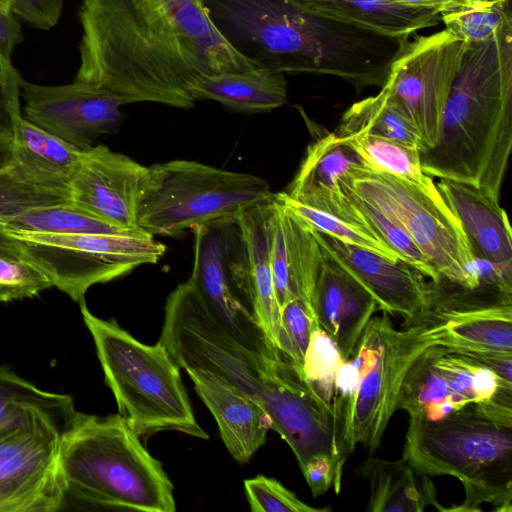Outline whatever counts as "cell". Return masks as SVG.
I'll list each match as a JSON object with an SVG mask.
<instances>
[{"mask_svg":"<svg viewBox=\"0 0 512 512\" xmlns=\"http://www.w3.org/2000/svg\"><path fill=\"white\" fill-rule=\"evenodd\" d=\"M74 80L123 104L190 109L200 77L256 68L219 31L203 0H81Z\"/></svg>","mask_w":512,"mask_h":512,"instance_id":"cell-1","label":"cell"},{"mask_svg":"<svg viewBox=\"0 0 512 512\" xmlns=\"http://www.w3.org/2000/svg\"><path fill=\"white\" fill-rule=\"evenodd\" d=\"M159 341L180 368L208 370L257 402L301 470L318 457L343 469L346 457L332 402L286 354L270 357L238 344L210 315L190 278L167 298Z\"/></svg>","mask_w":512,"mask_h":512,"instance_id":"cell-2","label":"cell"},{"mask_svg":"<svg viewBox=\"0 0 512 512\" xmlns=\"http://www.w3.org/2000/svg\"><path fill=\"white\" fill-rule=\"evenodd\" d=\"M512 147V16L468 44L423 172L479 188L499 200Z\"/></svg>","mask_w":512,"mask_h":512,"instance_id":"cell-3","label":"cell"},{"mask_svg":"<svg viewBox=\"0 0 512 512\" xmlns=\"http://www.w3.org/2000/svg\"><path fill=\"white\" fill-rule=\"evenodd\" d=\"M402 458L420 475L453 476L465 500L445 511H512V387L433 422H409Z\"/></svg>","mask_w":512,"mask_h":512,"instance_id":"cell-4","label":"cell"},{"mask_svg":"<svg viewBox=\"0 0 512 512\" xmlns=\"http://www.w3.org/2000/svg\"><path fill=\"white\" fill-rule=\"evenodd\" d=\"M66 496L105 509L174 512L173 484L120 414L77 412L60 436Z\"/></svg>","mask_w":512,"mask_h":512,"instance_id":"cell-5","label":"cell"},{"mask_svg":"<svg viewBox=\"0 0 512 512\" xmlns=\"http://www.w3.org/2000/svg\"><path fill=\"white\" fill-rule=\"evenodd\" d=\"M83 321L92 335L105 381L119 414L139 435L178 431L208 439L194 416L180 367L160 341L144 344L114 320L101 319L80 302Z\"/></svg>","mask_w":512,"mask_h":512,"instance_id":"cell-6","label":"cell"},{"mask_svg":"<svg viewBox=\"0 0 512 512\" xmlns=\"http://www.w3.org/2000/svg\"><path fill=\"white\" fill-rule=\"evenodd\" d=\"M273 199L269 184L253 174L171 160L147 167L138 194L137 225L153 237H176L187 229L237 218Z\"/></svg>","mask_w":512,"mask_h":512,"instance_id":"cell-7","label":"cell"},{"mask_svg":"<svg viewBox=\"0 0 512 512\" xmlns=\"http://www.w3.org/2000/svg\"><path fill=\"white\" fill-rule=\"evenodd\" d=\"M339 183L403 229L441 279L467 289L480 286L462 226L432 177L419 185L363 165L351 168Z\"/></svg>","mask_w":512,"mask_h":512,"instance_id":"cell-8","label":"cell"},{"mask_svg":"<svg viewBox=\"0 0 512 512\" xmlns=\"http://www.w3.org/2000/svg\"><path fill=\"white\" fill-rule=\"evenodd\" d=\"M425 348L414 325H403V329L397 330L386 312L370 319L349 357L359 368L361 377L342 425L346 458L358 444L370 454L379 449L397 410L404 375Z\"/></svg>","mask_w":512,"mask_h":512,"instance_id":"cell-9","label":"cell"},{"mask_svg":"<svg viewBox=\"0 0 512 512\" xmlns=\"http://www.w3.org/2000/svg\"><path fill=\"white\" fill-rule=\"evenodd\" d=\"M7 232L18 241L22 258L36 265L54 287L76 302L84 299L93 285L124 276L138 266L156 264L166 252L164 244L144 232L73 235Z\"/></svg>","mask_w":512,"mask_h":512,"instance_id":"cell-10","label":"cell"},{"mask_svg":"<svg viewBox=\"0 0 512 512\" xmlns=\"http://www.w3.org/2000/svg\"><path fill=\"white\" fill-rule=\"evenodd\" d=\"M191 230L194 260L190 279L210 315L241 346L270 357L282 354L268 340L246 302L245 251L237 218Z\"/></svg>","mask_w":512,"mask_h":512,"instance_id":"cell-11","label":"cell"},{"mask_svg":"<svg viewBox=\"0 0 512 512\" xmlns=\"http://www.w3.org/2000/svg\"><path fill=\"white\" fill-rule=\"evenodd\" d=\"M468 43L443 29L408 39L394 56L383 85L420 139V152L438 140L443 112Z\"/></svg>","mask_w":512,"mask_h":512,"instance_id":"cell-12","label":"cell"},{"mask_svg":"<svg viewBox=\"0 0 512 512\" xmlns=\"http://www.w3.org/2000/svg\"><path fill=\"white\" fill-rule=\"evenodd\" d=\"M403 325H414L426 347L512 352V294L482 286L467 289L441 279L431 283L427 305Z\"/></svg>","mask_w":512,"mask_h":512,"instance_id":"cell-13","label":"cell"},{"mask_svg":"<svg viewBox=\"0 0 512 512\" xmlns=\"http://www.w3.org/2000/svg\"><path fill=\"white\" fill-rule=\"evenodd\" d=\"M39 416L0 429V512H55L67 496L58 472L60 436L68 427Z\"/></svg>","mask_w":512,"mask_h":512,"instance_id":"cell-14","label":"cell"},{"mask_svg":"<svg viewBox=\"0 0 512 512\" xmlns=\"http://www.w3.org/2000/svg\"><path fill=\"white\" fill-rule=\"evenodd\" d=\"M24 118L73 147L84 151L123 120V103L89 83L43 85L21 80Z\"/></svg>","mask_w":512,"mask_h":512,"instance_id":"cell-15","label":"cell"},{"mask_svg":"<svg viewBox=\"0 0 512 512\" xmlns=\"http://www.w3.org/2000/svg\"><path fill=\"white\" fill-rule=\"evenodd\" d=\"M147 167L104 145L83 151L70 179V202L84 212L126 231L137 225V200Z\"/></svg>","mask_w":512,"mask_h":512,"instance_id":"cell-16","label":"cell"},{"mask_svg":"<svg viewBox=\"0 0 512 512\" xmlns=\"http://www.w3.org/2000/svg\"><path fill=\"white\" fill-rule=\"evenodd\" d=\"M312 230L323 254L356 279L375 298L382 312L399 315L406 324L427 305L431 284L417 269Z\"/></svg>","mask_w":512,"mask_h":512,"instance_id":"cell-17","label":"cell"},{"mask_svg":"<svg viewBox=\"0 0 512 512\" xmlns=\"http://www.w3.org/2000/svg\"><path fill=\"white\" fill-rule=\"evenodd\" d=\"M363 165L362 158L343 137L336 132L328 133L308 146L293 180L284 192L300 204L368 230L339 183L351 168Z\"/></svg>","mask_w":512,"mask_h":512,"instance_id":"cell-18","label":"cell"},{"mask_svg":"<svg viewBox=\"0 0 512 512\" xmlns=\"http://www.w3.org/2000/svg\"><path fill=\"white\" fill-rule=\"evenodd\" d=\"M270 259L280 309L301 299L313 311V294L323 253L312 228L274 199L270 216Z\"/></svg>","mask_w":512,"mask_h":512,"instance_id":"cell-19","label":"cell"},{"mask_svg":"<svg viewBox=\"0 0 512 512\" xmlns=\"http://www.w3.org/2000/svg\"><path fill=\"white\" fill-rule=\"evenodd\" d=\"M313 309L320 328L332 339L342 360H347L379 306L356 279L323 254Z\"/></svg>","mask_w":512,"mask_h":512,"instance_id":"cell-20","label":"cell"},{"mask_svg":"<svg viewBox=\"0 0 512 512\" xmlns=\"http://www.w3.org/2000/svg\"><path fill=\"white\" fill-rule=\"evenodd\" d=\"M194 388L214 416L222 441L231 456L248 462L265 441L271 420L265 410L214 373L199 368L185 370Z\"/></svg>","mask_w":512,"mask_h":512,"instance_id":"cell-21","label":"cell"},{"mask_svg":"<svg viewBox=\"0 0 512 512\" xmlns=\"http://www.w3.org/2000/svg\"><path fill=\"white\" fill-rule=\"evenodd\" d=\"M272 201L242 212L237 217V222L245 251L246 302L268 340L279 349L281 309L276 298L270 259Z\"/></svg>","mask_w":512,"mask_h":512,"instance_id":"cell-22","label":"cell"},{"mask_svg":"<svg viewBox=\"0 0 512 512\" xmlns=\"http://www.w3.org/2000/svg\"><path fill=\"white\" fill-rule=\"evenodd\" d=\"M458 218L475 258L512 264V232L505 210L483 190L440 179L435 183Z\"/></svg>","mask_w":512,"mask_h":512,"instance_id":"cell-23","label":"cell"},{"mask_svg":"<svg viewBox=\"0 0 512 512\" xmlns=\"http://www.w3.org/2000/svg\"><path fill=\"white\" fill-rule=\"evenodd\" d=\"M315 16L357 27L381 36L408 39L420 29L441 22L434 8L394 0H289Z\"/></svg>","mask_w":512,"mask_h":512,"instance_id":"cell-24","label":"cell"},{"mask_svg":"<svg viewBox=\"0 0 512 512\" xmlns=\"http://www.w3.org/2000/svg\"><path fill=\"white\" fill-rule=\"evenodd\" d=\"M189 93L195 101L214 100L235 111L267 112L285 103L287 82L283 73L258 66L204 75L190 86Z\"/></svg>","mask_w":512,"mask_h":512,"instance_id":"cell-25","label":"cell"},{"mask_svg":"<svg viewBox=\"0 0 512 512\" xmlns=\"http://www.w3.org/2000/svg\"><path fill=\"white\" fill-rule=\"evenodd\" d=\"M357 472L370 483L368 511L422 512L432 505L445 511V507L436 500L434 484L429 476L418 485L417 472L403 458L390 461L369 456L359 465Z\"/></svg>","mask_w":512,"mask_h":512,"instance_id":"cell-26","label":"cell"},{"mask_svg":"<svg viewBox=\"0 0 512 512\" xmlns=\"http://www.w3.org/2000/svg\"><path fill=\"white\" fill-rule=\"evenodd\" d=\"M13 161L36 177L70 187L83 151L26 120L23 116L13 129Z\"/></svg>","mask_w":512,"mask_h":512,"instance_id":"cell-27","label":"cell"},{"mask_svg":"<svg viewBox=\"0 0 512 512\" xmlns=\"http://www.w3.org/2000/svg\"><path fill=\"white\" fill-rule=\"evenodd\" d=\"M438 352L439 346L425 348L404 375L396 409L406 411L409 422L438 421L460 409L436 364Z\"/></svg>","mask_w":512,"mask_h":512,"instance_id":"cell-28","label":"cell"},{"mask_svg":"<svg viewBox=\"0 0 512 512\" xmlns=\"http://www.w3.org/2000/svg\"><path fill=\"white\" fill-rule=\"evenodd\" d=\"M77 411L70 395L39 389L0 367V429L49 416L69 425Z\"/></svg>","mask_w":512,"mask_h":512,"instance_id":"cell-29","label":"cell"},{"mask_svg":"<svg viewBox=\"0 0 512 512\" xmlns=\"http://www.w3.org/2000/svg\"><path fill=\"white\" fill-rule=\"evenodd\" d=\"M336 133L341 137L362 134L384 136L416 145L420 150L416 130L384 86L376 95L352 104L343 113Z\"/></svg>","mask_w":512,"mask_h":512,"instance_id":"cell-30","label":"cell"},{"mask_svg":"<svg viewBox=\"0 0 512 512\" xmlns=\"http://www.w3.org/2000/svg\"><path fill=\"white\" fill-rule=\"evenodd\" d=\"M7 231L50 234H132L114 227L74 206L71 202L39 206L0 221Z\"/></svg>","mask_w":512,"mask_h":512,"instance_id":"cell-31","label":"cell"},{"mask_svg":"<svg viewBox=\"0 0 512 512\" xmlns=\"http://www.w3.org/2000/svg\"><path fill=\"white\" fill-rule=\"evenodd\" d=\"M343 138L372 170L419 185L429 177L422 170L420 150L416 145L372 134Z\"/></svg>","mask_w":512,"mask_h":512,"instance_id":"cell-32","label":"cell"},{"mask_svg":"<svg viewBox=\"0 0 512 512\" xmlns=\"http://www.w3.org/2000/svg\"><path fill=\"white\" fill-rule=\"evenodd\" d=\"M70 202V187L46 182L14 161L0 170V221L31 208Z\"/></svg>","mask_w":512,"mask_h":512,"instance_id":"cell-33","label":"cell"},{"mask_svg":"<svg viewBox=\"0 0 512 512\" xmlns=\"http://www.w3.org/2000/svg\"><path fill=\"white\" fill-rule=\"evenodd\" d=\"M436 364L460 408L491 399L501 387H512L490 369L439 346Z\"/></svg>","mask_w":512,"mask_h":512,"instance_id":"cell-34","label":"cell"},{"mask_svg":"<svg viewBox=\"0 0 512 512\" xmlns=\"http://www.w3.org/2000/svg\"><path fill=\"white\" fill-rule=\"evenodd\" d=\"M365 228L392 250L399 260L420 271L432 283L441 280L440 275L428 262L409 235L377 208L352 193L344 191Z\"/></svg>","mask_w":512,"mask_h":512,"instance_id":"cell-35","label":"cell"},{"mask_svg":"<svg viewBox=\"0 0 512 512\" xmlns=\"http://www.w3.org/2000/svg\"><path fill=\"white\" fill-rule=\"evenodd\" d=\"M275 199L305 221L311 228L319 232L325 233L341 242L371 250L390 260H399L397 255L369 230L300 204L288 197L284 191L275 194Z\"/></svg>","mask_w":512,"mask_h":512,"instance_id":"cell-36","label":"cell"},{"mask_svg":"<svg viewBox=\"0 0 512 512\" xmlns=\"http://www.w3.org/2000/svg\"><path fill=\"white\" fill-rule=\"evenodd\" d=\"M507 4L459 5L440 13L448 32L466 41L479 43L488 39L508 11Z\"/></svg>","mask_w":512,"mask_h":512,"instance_id":"cell-37","label":"cell"},{"mask_svg":"<svg viewBox=\"0 0 512 512\" xmlns=\"http://www.w3.org/2000/svg\"><path fill=\"white\" fill-rule=\"evenodd\" d=\"M341 354L327 333L316 326L312 329L304 360L303 373L311 387L326 401L332 402L336 369Z\"/></svg>","mask_w":512,"mask_h":512,"instance_id":"cell-38","label":"cell"},{"mask_svg":"<svg viewBox=\"0 0 512 512\" xmlns=\"http://www.w3.org/2000/svg\"><path fill=\"white\" fill-rule=\"evenodd\" d=\"M51 287L50 279L30 261L0 256V304L31 298Z\"/></svg>","mask_w":512,"mask_h":512,"instance_id":"cell-39","label":"cell"},{"mask_svg":"<svg viewBox=\"0 0 512 512\" xmlns=\"http://www.w3.org/2000/svg\"><path fill=\"white\" fill-rule=\"evenodd\" d=\"M316 326L319 324L314 311L301 299H293L282 307L279 349L302 369L310 335Z\"/></svg>","mask_w":512,"mask_h":512,"instance_id":"cell-40","label":"cell"},{"mask_svg":"<svg viewBox=\"0 0 512 512\" xmlns=\"http://www.w3.org/2000/svg\"><path fill=\"white\" fill-rule=\"evenodd\" d=\"M244 488L253 512H326L330 510V507L309 506L280 482L263 475L246 479Z\"/></svg>","mask_w":512,"mask_h":512,"instance_id":"cell-41","label":"cell"},{"mask_svg":"<svg viewBox=\"0 0 512 512\" xmlns=\"http://www.w3.org/2000/svg\"><path fill=\"white\" fill-rule=\"evenodd\" d=\"M20 77L0 51V133L12 134L16 122L23 116L20 107Z\"/></svg>","mask_w":512,"mask_h":512,"instance_id":"cell-42","label":"cell"},{"mask_svg":"<svg viewBox=\"0 0 512 512\" xmlns=\"http://www.w3.org/2000/svg\"><path fill=\"white\" fill-rule=\"evenodd\" d=\"M64 0H11V13L30 27L49 30L62 15Z\"/></svg>","mask_w":512,"mask_h":512,"instance_id":"cell-43","label":"cell"},{"mask_svg":"<svg viewBox=\"0 0 512 512\" xmlns=\"http://www.w3.org/2000/svg\"><path fill=\"white\" fill-rule=\"evenodd\" d=\"M301 471L314 497L324 494L331 486L339 493L343 469L332 460L325 457L312 459Z\"/></svg>","mask_w":512,"mask_h":512,"instance_id":"cell-44","label":"cell"},{"mask_svg":"<svg viewBox=\"0 0 512 512\" xmlns=\"http://www.w3.org/2000/svg\"><path fill=\"white\" fill-rule=\"evenodd\" d=\"M454 353L490 369L503 381L512 383V352L485 350Z\"/></svg>","mask_w":512,"mask_h":512,"instance_id":"cell-45","label":"cell"},{"mask_svg":"<svg viewBox=\"0 0 512 512\" xmlns=\"http://www.w3.org/2000/svg\"><path fill=\"white\" fill-rule=\"evenodd\" d=\"M24 41V34L18 19L0 8V51L11 59L15 48Z\"/></svg>","mask_w":512,"mask_h":512,"instance_id":"cell-46","label":"cell"},{"mask_svg":"<svg viewBox=\"0 0 512 512\" xmlns=\"http://www.w3.org/2000/svg\"><path fill=\"white\" fill-rule=\"evenodd\" d=\"M0 256L21 257L18 241L0 225Z\"/></svg>","mask_w":512,"mask_h":512,"instance_id":"cell-47","label":"cell"},{"mask_svg":"<svg viewBox=\"0 0 512 512\" xmlns=\"http://www.w3.org/2000/svg\"><path fill=\"white\" fill-rule=\"evenodd\" d=\"M396 2L421 6V7H429L438 10L440 13L451 8H454L459 5V0H394Z\"/></svg>","mask_w":512,"mask_h":512,"instance_id":"cell-48","label":"cell"},{"mask_svg":"<svg viewBox=\"0 0 512 512\" xmlns=\"http://www.w3.org/2000/svg\"><path fill=\"white\" fill-rule=\"evenodd\" d=\"M13 161V136L0 133V170L6 168Z\"/></svg>","mask_w":512,"mask_h":512,"instance_id":"cell-49","label":"cell"},{"mask_svg":"<svg viewBox=\"0 0 512 512\" xmlns=\"http://www.w3.org/2000/svg\"><path fill=\"white\" fill-rule=\"evenodd\" d=\"M508 3V0H459V5H506ZM458 5V6H459Z\"/></svg>","mask_w":512,"mask_h":512,"instance_id":"cell-50","label":"cell"},{"mask_svg":"<svg viewBox=\"0 0 512 512\" xmlns=\"http://www.w3.org/2000/svg\"><path fill=\"white\" fill-rule=\"evenodd\" d=\"M11 0H0V8L5 11L11 12L10 10Z\"/></svg>","mask_w":512,"mask_h":512,"instance_id":"cell-51","label":"cell"}]
</instances>
